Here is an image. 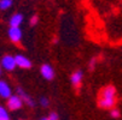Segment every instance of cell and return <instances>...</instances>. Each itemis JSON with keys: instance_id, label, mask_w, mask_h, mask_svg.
Returning a JSON list of instances; mask_svg holds the SVG:
<instances>
[{"instance_id": "obj_4", "label": "cell", "mask_w": 122, "mask_h": 120, "mask_svg": "<svg viewBox=\"0 0 122 120\" xmlns=\"http://www.w3.org/2000/svg\"><path fill=\"white\" fill-rule=\"evenodd\" d=\"M40 72H41L42 77H44V78H46V79H48V80H51L52 78L55 77V71H53V67L50 66L48 64H45V65H42V66H41V68H40Z\"/></svg>"}, {"instance_id": "obj_5", "label": "cell", "mask_w": 122, "mask_h": 120, "mask_svg": "<svg viewBox=\"0 0 122 120\" xmlns=\"http://www.w3.org/2000/svg\"><path fill=\"white\" fill-rule=\"evenodd\" d=\"M15 61H16V66L22 67V68H30L31 67V62L28 58H25L24 55H17L15 57Z\"/></svg>"}, {"instance_id": "obj_14", "label": "cell", "mask_w": 122, "mask_h": 120, "mask_svg": "<svg viewBox=\"0 0 122 120\" xmlns=\"http://www.w3.org/2000/svg\"><path fill=\"white\" fill-rule=\"evenodd\" d=\"M40 103H41V106H44V107H48V100H47L46 97H42V98L40 100Z\"/></svg>"}, {"instance_id": "obj_8", "label": "cell", "mask_w": 122, "mask_h": 120, "mask_svg": "<svg viewBox=\"0 0 122 120\" xmlns=\"http://www.w3.org/2000/svg\"><path fill=\"white\" fill-rule=\"evenodd\" d=\"M99 107L102 108H111L115 105V98H107V97H99Z\"/></svg>"}, {"instance_id": "obj_15", "label": "cell", "mask_w": 122, "mask_h": 120, "mask_svg": "<svg viewBox=\"0 0 122 120\" xmlns=\"http://www.w3.org/2000/svg\"><path fill=\"white\" fill-rule=\"evenodd\" d=\"M38 23V16H34V17H31V19H30V25L33 27V25H35Z\"/></svg>"}, {"instance_id": "obj_17", "label": "cell", "mask_w": 122, "mask_h": 120, "mask_svg": "<svg viewBox=\"0 0 122 120\" xmlns=\"http://www.w3.org/2000/svg\"><path fill=\"white\" fill-rule=\"evenodd\" d=\"M111 116H112V118H118V116H120V112H118L117 109H112V111H111Z\"/></svg>"}, {"instance_id": "obj_18", "label": "cell", "mask_w": 122, "mask_h": 120, "mask_svg": "<svg viewBox=\"0 0 122 120\" xmlns=\"http://www.w3.org/2000/svg\"><path fill=\"white\" fill-rule=\"evenodd\" d=\"M94 62H96V60L93 59V60L90 62V68H93V66H94Z\"/></svg>"}, {"instance_id": "obj_12", "label": "cell", "mask_w": 122, "mask_h": 120, "mask_svg": "<svg viewBox=\"0 0 122 120\" xmlns=\"http://www.w3.org/2000/svg\"><path fill=\"white\" fill-rule=\"evenodd\" d=\"M12 5V0H0V10H7Z\"/></svg>"}, {"instance_id": "obj_6", "label": "cell", "mask_w": 122, "mask_h": 120, "mask_svg": "<svg viewBox=\"0 0 122 120\" xmlns=\"http://www.w3.org/2000/svg\"><path fill=\"white\" fill-rule=\"evenodd\" d=\"M0 96L4 98H9L11 96V88L5 80H0Z\"/></svg>"}, {"instance_id": "obj_9", "label": "cell", "mask_w": 122, "mask_h": 120, "mask_svg": "<svg viewBox=\"0 0 122 120\" xmlns=\"http://www.w3.org/2000/svg\"><path fill=\"white\" fill-rule=\"evenodd\" d=\"M23 22V16L21 13H15L12 17H11V19H10V25L11 27H18L22 24Z\"/></svg>"}, {"instance_id": "obj_20", "label": "cell", "mask_w": 122, "mask_h": 120, "mask_svg": "<svg viewBox=\"0 0 122 120\" xmlns=\"http://www.w3.org/2000/svg\"><path fill=\"white\" fill-rule=\"evenodd\" d=\"M0 75H1V66H0Z\"/></svg>"}, {"instance_id": "obj_1", "label": "cell", "mask_w": 122, "mask_h": 120, "mask_svg": "<svg viewBox=\"0 0 122 120\" xmlns=\"http://www.w3.org/2000/svg\"><path fill=\"white\" fill-rule=\"evenodd\" d=\"M23 105V102L21 100L20 96H17V95H11L7 100V107L11 109V111H17V109H20Z\"/></svg>"}, {"instance_id": "obj_10", "label": "cell", "mask_w": 122, "mask_h": 120, "mask_svg": "<svg viewBox=\"0 0 122 120\" xmlns=\"http://www.w3.org/2000/svg\"><path fill=\"white\" fill-rule=\"evenodd\" d=\"M17 94H18V96L21 97V100H23L29 107H33V106H34V101H33V100H31V98H30V97H29V96H28V95H27L21 88L17 89Z\"/></svg>"}, {"instance_id": "obj_7", "label": "cell", "mask_w": 122, "mask_h": 120, "mask_svg": "<svg viewBox=\"0 0 122 120\" xmlns=\"http://www.w3.org/2000/svg\"><path fill=\"white\" fill-rule=\"evenodd\" d=\"M115 88L112 85H108L100 91V97H107V98H115Z\"/></svg>"}, {"instance_id": "obj_21", "label": "cell", "mask_w": 122, "mask_h": 120, "mask_svg": "<svg viewBox=\"0 0 122 120\" xmlns=\"http://www.w3.org/2000/svg\"><path fill=\"white\" fill-rule=\"evenodd\" d=\"M20 120H22V119H20Z\"/></svg>"}, {"instance_id": "obj_16", "label": "cell", "mask_w": 122, "mask_h": 120, "mask_svg": "<svg viewBox=\"0 0 122 120\" xmlns=\"http://www.w3.org/2000/svg\"><path fill=\"white\" fill-rule=\"evenodd\" d=\"M48 120H58V115L57 113H51L48 116Z\"/></svg>"}, {"instance_id": "obj_13", "label": "cell", "mask_w": 122, "mask_h": 120, "mask_svg": "<svg viewBox=\"0 0 122 120\" xmlns=\"http://www.w3.org/2000/svg\"><path fill=\"white\" fill-rule=\"evenodd\" d=\"M0 120H10L7 111L4 107H1V106H0Z\"/></svg>"}, {"instance_id": "obj_11", "label": "cell", "mask_w": 122, "mask_h": 120, "mask_svg": "<svg viewBox=\"0 0 122 120\" xmlns=\"http://www.w3.org/2000/svg\"><path fill=\"white\" fill-rule=\"evenodd\" d=\"M82 71H76L71 75V83L75 85V87L77 88L79 85L81 84V80H82Z\"/></svg>"}, {"instance_id": "obj_19", "label": "cell", "mask_w": 122, "mask_h": 120, "mask_svg": "<svg viewBox=\"0 0 122 120\" xmlns=\"http://www.w3.org/2000/svg\"><path fill=\"white\" fill-rule=\"evenodd\" d=\"M40 120H48V118H42V119H40Z\"/></svg>"}, {"instance_id": "obj_2", "label": "cell", "mask_w": 122, "mask_h": 120, "mask_svg": "<svg viewBox=\"0 0 122 120\" xmlns=\"http://www.w3.org/2000/svg\"><path fill=\"white\" fill-rule=\"evenodd\" d=\"M9 37L15 43L20 42L21 39H22V31H21V29L18 27H11L9 29Z\"/></svg>"}, {"instance_id": "obj_3", "label": "cell", "mask_w": 122, "mask_h": 120, "mask_svg": "<svg viewBox=\"0 0 122 120\" xmlns=\"http://www.w3.org/2000/svg\"><path fill=\"white\" fill-rule=\"evenodd\" d=\"M1 66L7 71H12L16 67V61L12 55H5L1 60Z\"/></svg>"}]
</instances>
